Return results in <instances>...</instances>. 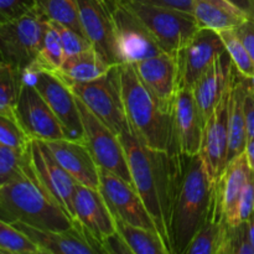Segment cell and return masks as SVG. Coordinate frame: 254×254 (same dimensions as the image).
I'll list each match as a JSON object with an SVG mask.
<instances>
[{"label":"cell","instance_id":"8992f818","mask_svg":"<svg viewBox=\"0 0 254 254\" xmlns=\"http://www.w3.org/2000/svg\"><path fill=\"white\" fill-rule=\"evenodd\" d=\"M47 20L36 9L0 24V62L19 71L35 64Z\"/></svg>","mask_w":254,"mask_h":254},{"label":"cell","instance_id":"4316f807","mask_svg":"<svg viewBox=\"0 0 254 254\" xmlns=\"http://www.w3.org/2000/svg\"><path fill=\"white\" fill-rule=\"evenodd\" d=\"M228 227L230 223L223 216L215 193L212 207L205 222L197 231L184 254H222Z\"/></svg>","mask_w":254,"mask_h":254},{"label":"cell","instance_id":"e575fe53","mask_svg":"<svg viewBox=\"0 0 254 254\" xmlns=\"http://www.w3.org/2000/svg\"><path fill=\"white\" fill-rule=\"evenodd\" d=\"M49 21L59 32L60 40H61L62 47H64V59L78 55L81 52L87 51V50L94 49L92 46L91 41L84 35L79 34L76 30L71 29V27L66 26L64 24H60L57 21H51V20H49Z\"/></svg>","mask_w":254,"mask_h":254},{"label":"cell","instance_id":"7dc6e473","mask_svg":"<svg viewBox=\"0 0 254 254\" xmlns=\"http://www.w3.org/2000/svg\"><path fill=\"white\" fill-rule=\"evenodd\" d=\"M248 82H250V86H251V87H252V88L254 89V77H253V78L248 79Z\"/></svg>","mask_w":254,"mask_h":254},{"label":"cell","instance_id":"f35d334b","mask_svg":"<svg viewBox=\"0 0 254 254\" xmlns=\"http://www.w3.org/2000/svg\"><path fill=\"white\" fill-rule=\"evenodd\" d=\"M254 213V189L252 178L246 185L238 205V222H246Z\"/></svg>","mask_w":254,"mask_h":254},{"label":"cell","instance_id":"bcb514c9","mask_svg":"<svg viewBox=\"0 0 254 254\" xmlns=\"http://www.w3.org/2000/svg\"><path fill=\"white\" fill-rule=\"evenodd\" d=\"M247 226H248V233H250L251 245H252V247L254 250V213L251 216L250 220L247 221Z\"/></svg>","mask_w":254,"mask_h":254},{"label":"cell","instance_id":"277c9868","mask_svg":"<svg viewBox=\"0 0 254 254\" xmlns=\"http://www.w3.org/2000/svg\"><path fill=\"white\" fill-rule=\"evenodd\" d=\"M0 218L47 231H66L76 222L42 190L31 174L29 159L25 174L0 186Z\"/></svg>","mask_w":254,"mask_h":254},{"label":"cell","instance_id":"681fc988","mask_svg":"<svg viewBox=\"0 0 254 254\" xmlns=\"http://www.w3.org/2000/svg\"><path fill=\"white\" fill-rule=\"evenodd\" d=\"M252 2H253V6H254V0H252Z\"/></svg>","mask_w":254,"mask_h":254},{"label":"cell","instance_id":"7402d4cb","mask_svg":"<svg viewBox=\"0 0 254 254\" xmlns=\"http://www.w3.org/2000/svg\"><path fill=\"white\" fill-rule=\"evenodd\" d=\"M252 178V170L247 163L246 154H241L231 160L216 181V200L223 216L231 226L238 222V205L246 185Z\"/></svg>","mask_w":254,"mask_h":254},{"label":"cell","instance_id":"60d3db41","mask_svg":"<svg viewBox=\"0 0 254 254\" xmlns=\"http://www.w3.org/2000/svg\"><path fill=\"white\" fill-rule=\"evenodd\" d=\"M245 118H246V128H247L248 138L254 136V89L250 86L248 82V88L245 97Z\"/></svg>","mask_w":254,"mask_h":254},{"label":"cell","instance_id":"44dd1931","mask_svg":"<svg viewBox=\"0 0 254 254\" xmlns=\"http://www.w3.org/2000/svg\"><path fill=\"white\" fill-rule=\"evenodd\" d=\"M57 163L81 185L99 190V168L84 143L57 139L44 141Z\"/></svg>","mask_w":254,"mask_h":254},{"label":"cell","instance_id":"b9f144b4","mask_svg":"<svg viewBox=\"0 0 254 254\" xmlns=\"http://www.w3.org/2000/svg\"><path fill=\"white\" fill-rule=\"evenodd\" d=\"M135 1L155 5V6L171 7V9H178L181 10V11L192 14V0H135Z\"/></svg>","mask_w":254,"mask_h":254},{"label":"cell","instance_id":"4fadbf2b","mask_svg":"<svg viewBox=\"0 0 254 254\" xmlns=\"http://www.w3.org/2000/svg\"><path fill=\"white\" fill-rule=\"evenodd\" d=\"M99 191L114 217L121 218L130 225L158 232L150 213L131 184L111 171L99 168Z\"/></svg>","mask_w":254,"mask_h":254},{"label":"cell","instance_id":"30bf717a","mask_svg":"<svg viewBox=\"0 0 254 254\" xmlns=\"http://www.w3.org/2000/svg\"><path fill=\"white\" fill-rule=\"evenodd\" d=\"M122 64H135L164 52L140 20L122 0H109Z\"/></svg>","mask_w":254,"mask_h":254},{"label":"cell","instance_id":"9c48e42d","mask_svg":"<svg viewBox=\"0 0 254 254\" xmlns=\"http://www.w3.org/2000/svg\"><path fill=\"white\" fill-rule=\"evenodd\" d=\"M77 106L81 114L84 136H86L84 144L93 156L98 168L111 171L126 180L127 183L131 184L126 151L119 136L113 133L103 122L99 121L78 97H77Z\"/></svg>","mask_w":254,"mask_h":254},{"label":"cell","instance_id":"1f68e13d","mask_svg":"<svg viewBox=\"0 0 254 254\" xmlns=\"http://www.w3.org/2000/svg\"><path fill=\"white\" fill-rule=\"evenodd\" d=\"M0 254H42L40 248L12 223L0 218Z\"/></svg>","mask_w":254,"mask_h":254},{"label":"cell","instance_id":"83f0119b","mask_svg":"<svg viewBox=\"0 0 254 254\" xmlns=\"http://www.w3.org/2000/svg\"><path fill=\"white\" fill-rule=\"evenodd\" d=\"M114 220L117 232L127 243L131 254H170L158 232L130 225L118 217H114Z\"/></svg>","mask_w":254,"mask_h":254},{"label":"cell","instance_id":"c3c4849f","mask_svg":"<svg viewBox=\"0 0 254 254\" xmlns=\"http://www.w3.org/2000/svg\"><path fill=\"white\" fill-rule=\"evenodd\" d=\"M252 181H253V189H254V171H252Z\"/></svg>","mask_w":254,"mask_h":254},{"label":"cell","instance_id":"5b68a950","mask_svg":"<svg viewBox=\"0 0 254 254\" xmlns=\"http://www.w3.org/2000/svg\"><path fill=\"white\" fill-rule=\"evenodd\" d=\"M122 1L140 20L164 52L176 54L190 42L198 30L191 12L143 4L135 0Z\"/></svg>","mask_w":254,"mask_h":254},{"label":"cell","instance_id":"d4e9b609","mask_svg":"<svg viewBox=\"0 0 254 254\" xmlns=\"http://www.w3.org/2000/svg\"><path fill=\"white\" fill-rule=\"evenodd\" d=\"M192 15L198 29L217 32L236 29L250 17L227 0H192Z\"/></svg>","mask_w":254,"mask_h":254},{"label":"cell","instance_id":"ab89813d","mask_svg":"<svg viewBox=\"0 0 254 254\" xmlns=\"http://www.w3.org/2000/svg\"><path fill=\"white\" fill-rule=\"evenodd\" d=\"M233 30H235L236 35L240 37L242 44L245 45L248 54L252 57L254 62V19L253 17H248L240 26Z\"/></svg>","mask_w":254,"mask_h":254},{"label":"cell","instance_id":"8d00e7d4","mask_svg":"<svg viewBox=\"0 0 254 254\" xmlns=\"http://www.w3.org/2000/svg\"><path fill=\"white\" fill-rule=\"evenodd\" d=\"M222 254H254L248 233L247 221L228 227Z\"/></svg>","mask_w":254,"mask_h":254},{"label":"cell","instance_id":"5bb4252c","mask_svg":"<svg viewBox=\"0 0 254 254\" xmlns=\"http://www.w3.org/2000/svg\"><path fill=\"white\" fill-rule=\"evenodd\" d=\"M225 52V44L217 31L198 29L190 42L176 52L179 88H192L213 61Z\"/></svg>","mask_w":254,"mask_h":254},{"label":"cell","instance_id":"ee69618b","mask_svg":"<svg viewBox=\"0 0 254 254\" xmlns=\"http://www.w3.org/2000/svg\"><path fill=\"white\" fill-rule=\"evenodd\" d=\"M231 4H233L235 6L240 7L242 11H245L246 14L250 17H253L254 19V6L252 0H227Z\"/></svg>","mask_w":254,"mask_h":254},{"label":"cell","instance_id":"52a82bcc","mask_svg":"<svg viewBox=\"0 0 254 254\" xmlns=\"http://www.w3.org/2000/svg\"><path fill=\"white\" fill-rule=\"evenodd\" d=\"M118 66L112 67L111 71L101 78L74 83L69 87L87 108L119 136L130 127L122 102Z\"/></svg>","mask_w":254,"mask_h":254},{"label":"cell","instance_id":"2e32d148","mask_svg":"<svg viewBox=\"0 0 254 254\" xmlns=\"http://www.w3.org/2000/svg\"><path fill=\"white\" fill-rule=\"evenodd\" d=\"M232 64L231 78L220 103L215 108L213 113L203 126L202 141H201L200 155L205 160L211 176L215 181L222 175L227 166L228 153V118H230V99L231 89L233 83Z\"/></svg>","mask_w":254,"mask_h":254},{"label":"cell","instance_id":"d6986e66","mask_svg":"<svg viewBox=\"0 0 254 254\" xmlns=\"http://www.w3.org/2000/svg\"><path fill=\"white\" fill-rule=\"evenodd\" d=\"M25 233L42 254H101L103 248L84 233L76 223L66 231H47L31 227L21 222L12 223Z\"/></svg>","mask_w":254,"mask_h":254},{"label":"cell","instance_id":"ac0fdd59","mask_svg":"<svg viewBox=\"0 0 254 254\" xmlns=\"http://www.w3.org/2000/svg\"><path fill=\"white\" fill-rule=\"evenodd\" d=\"M146 88L159 103L173 112L179 91V67L176 54L161 52L156 56L131 64Z\"/></svg>","mask_w":254,"mask_h":254},{"label":"cell","instance_id":"3957f363","mask_svg":"<svg viewBox=\"0 0 254 254\" xmlns=\"http://www.w3.org/2000/svg\"><path fill=\"white\" fill-rule=\"evenodd\" d=\"M122 102L133 133L153 150L178 154L173 114L141 82L131 64L118 66Z\"/></svg>","mask_w":254,"mask_h":254},{"label":"cell","instance_id":"d590c367","mask_svg":"<svg viewBox=\"0 0 254 254\" xmlns=\"http://www.w3.org/2000/svg\"><path fill=\"white\" fill-rule=\"evenodd\" d=\"M31 140L16 121L0 114V144L25 151Z\"/></svg>","mask_w":254,"mask_h":254},{"label":"cell","instance_id":"6da1fadb","mask_svg":"<svg viewBox=\"0 0 254 254\" xmlns=\"http://www.w3.org/2000/svg\"><path fill=\"white\" fill-rule=\"evenodd\" d=\"M119 139L126 151L131 184L150 213L169 252L173 254L170 213L180 154H169L148 148L131 129L122 133Z\"/></svg>","mask_w":254,"mask_h":254},{"label":"cell","instance_id":"74e56055","mask_svg":"<svg viewBox=\"0 0 254 254\" xmlns=\"http://www.w3.org/2000/svg\"><path fill=\"white\" fill-rule=\"evenodd\" d=\"M35 10L34 0H0V21H10Z\"/></svg>","mask_w":254,"mask_h":254},{"label":"cell","instance_id":"f546056e","mask_svg":"<svg viewBox=\"0 0 254 254\" xmlns=\"http://www.w3.org/2000/svg\"><path fill=\"white\" fill-rule=\"evenodd\" d=\"M64 47H62L59 32L52 26L51 22L47 20L39 55H37L36 61L30 67V69L56 72L61 67V64H64Z\"/></svg>","mask_w":254,"mask_h":254},{"label":"cell","instance_id":"d6a6232c","mask_svg":"<svg viewBox=\"0 0 254 254\" xmlns=\"http://www.w3.org/2000/svg\"><path fill=\"white\" fill-rule=\"evenodd\" d=\"M225 44L226 51L231 57V61L235 64L241 74L246 78L251 79L254 77V62L248 54L247 49L240 37L236 35L235 30H223L218 32Z\"/></svg>","mask_w":254,"mask_h":254},{"label":"cell","instance_id":"f1b7e54d","mask_svg":"<svg viewBox=\"0 0 254 254\" xmlns=\"http://www.w3.org/2000/svg\"><path fill=\"white\" fill-rule=\"evenodd\" d=\"M36 11L46 20L57 21L84 35L76 0H34Z\"/></svg>","mask_w":254,"mask_h":254},{"label":"cell","instance_id":"836d02e7","mask_svg":"<svg viewBox=\"0 0 254 254\" xmlns=\"http://www.w3.org/2000/svg\"><path fill=\"white\" fill-rule=\"evenodd\" d=\"M27 149L25 151L0 144V186L25 174Z\"/></svg>","mask_w":254,"mask_h":254},{"label":"cell","instance_id":"603a6c76","mask_svg":"<svg viewBox=\"0 0 254 254\" xmlns=\"http://www.w3.org/2000/svg\"><path fill=\"white\" fill-rule=\"evenodd\" d=\"M232 71V61L227 51L213 61L210 68L197 79L192 89L202 124L207 122L223 97Z\"/></svg>","mask_w":254,"mask_h":254},{"label":"cell","instance_id":"7c38bea8","mask_svg":"<svg viewBox=\"0 0 254 254\" xmlns=\"http://www.w3.org/2000/svg\"><path fill=\"white\" fill-rule=\"evenodd\" d=\"M35 71V69H34ZM32 84L40 92L66 130L67 139L86 143L77 97L60 77L50 71H35Z\"/></svg>","mask_w":254,"mask_h":254},{"label":"cell","instance_id":"cb8c5ba5","mask_svg":"<svg viewBox=\"0 0 254 254\" xmlns=\"http://www.w3.org/2000/svg\"><path fill=\"white\" fill-rule=\"evenodd\" d=\"M247 88L248 78L243 77L235 67L230 99V118H228L227 164L245 153L246 145H247L248 135L247 128H246L245 108H243Z\"/></svg>","mask_w":254,"mask_h":254},{"label":"cell","instance_id":"8fae6325","mask_svg":"<svg viewBox=\"0 0 254 254\" xmlns=\"http://www.w3.org/2000/svg\"><path fill=\"white\" fill-rule=\"evenodd\" d=\"M16 119L25 133L35 140L67 139L66 130L34 84L22 81L16 103Z\"/></svg>","mask_w":254,"mask_h":254},{"label":"cell","instance_id":"7bdbcfd3","mask_svg":"<svg viewBox=\"0 0 254 254\" xmlns=\"http://www.w3.org/2000/svg\"><path fill=\"white\" fill-rule=\"evenodd\" d=\"M102 247H103L104 253H129L131 254V251L129 250V247L127 246V243L124 242L123 238L119 236V233H114L113 236L107 238L103 243H102Z\"/></svg>","mask_w":254,"mask_h":254},{"label":"cell","instance_id":"ffe728a7","mask_svg":"<svg viewBox=\"0 0 254 254\" xmlns=\"http://www.w3.org/2000/svg\"><path fill=\"white\" fill-rule=\"evenodd\" d=\"M173 127L179 154L188 156L200 153L203 124L191 88H179L173 106Z\"/></svg>","mask_w":254,"mask_h":254},{"label":"cell","instance_id":"484cf974","mask_svg":"<svg viewBox=\"0 0 254 254\" xmlns=\"http://www.w3.org/2000/svg\"><path fill=\"white\" fill-rule=\"evenodd\" d=\"M112 67L113 64H108L96 50L91 49L64 59L61 67L54 73L67 86H72L74 83H83L101 78L111 71Z\"/></svg>","mask_w":254,"mask_h":254},{"label":"cell","instance_id":"e0dca14e","mask_svg":"<svg viewBox=\"0 0 254 254\" xmlns=\"http://www.w3.org/2000/svg\"><path fill=\"white\" fill-rule=\"evenodd\" d=\"M73 206L74 222L101 247L107 238L117 233L113 213L99 190L77 184Z\"/></svg>","mask_w":254,"mask_h":254},{"label":"cell","instance_id":"4dcf8cb0","mask_svg":"<svg viewBox=\"0 0 254 254\" xmlns=\"http://www.w3.org/2000/svg\"><path fill=\"white\" fill-rule=\"evenodd\" d=\"M22 84V72L0 62V114L16 119V103Z\"/></svg>","mask_w":254,"mask_h":254},{"label":"cell","instance_id":"f907efd6","mask_svg":"<svg viewBox=\"0 0 254 254\" xmlns=\"http://www.w3.org/2000/svg\"><path fill=\"white\" fill-rule=\"evenodd\" d=\"M0 24H1V21H0Z\"/></svg>","mask_w":254,"mask_h":254},{"label":"cell","instance_id":"9a60e30c","mask_svg":"<svg viewBox=\"0 0 254 254\" xmlns=\"http://www.w3.org/2000/svg\"><path fill=\"white\" fill-rule=\"evenodd\" d=\"M84 36L111 64H121L109 0H76Z\"/></svg>","mask_w":254,"mask_h":254},{"label":"cell","instance_id":"7a4b0ae2","mask_svg":"<svg viewBox=\"0 0 254 254\" xmlns=\"http://www.w3.org/2000/svg\"><path fill=\"white\" fill-rule=\"evenodd\" d=\"M216 193V181L200 154H180L173 190L170 235L173 254H184L205 222Z\"/></svg>","mask_w":254,"mask_h":254},{"label":"cell","instance_id":"f6af8a7d","mask_svg":"<svg viewBox=\"0 0 254 254\" xmlns=\"http://www.w3.org/2000/svg\"><path fill=\"white\" fill-rule=\"evenodd\" d=\"M245 154L246 158H247V163L250 165V169L254 171V136L253 138H248Z\"/></svg>","mask_w":254,"mask_h":254},{"label":"cell","instance_id":"ba28073f","mask_svg":"<svg viewBox=\"0 0 254 254\" xmlns=\"http://www.w3.org/2000/svg\"><path fill=\"white\" fill-rule=\"evenodd\" d=\"M27 159L31 174L42 190L74 221L73 200L78 183L57 163L44 141H30Z\"/></svg>","mask_w":254,"mask_h":254}]
</instances>
